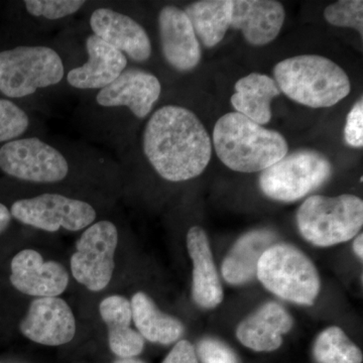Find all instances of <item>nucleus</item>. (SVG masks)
Returning <instances> with one entry per match:
<instances>
[{"mask_svg": "<svg viewBox=\"0 0 363 363\" xmlns=\"http://www.w3.org/2000/svg\"><path fill=\"white\" fill-rule=\"evenodd\" d=\"M143 152L157 174L169 182L201 175L212 157V140L195 113L168 105L157 109L145 126Z\"/></svg>", "mask_w": 363, "mask_h": 363, "instance_id": "nucleus-1", "label": "nucleus"}, {"mask_svg": "<svg viewBox=\"0 0 363 363\" xmlns=\"http://www.w3.org/2000/svg\"><path fill=\"white\" fill-rule=\"evenodd\" d=\"M215 152L227 167L240 173H257L286 156V138L238 112L217 121L213 130Z\"/></svg>", "mask_w": 363, "mask_h": 363, "instance_id": "nucleus-2", "label": "nucleus"}, {"mask_svg": "<svg viewBox=\"0 0 363 363\" xmlns=\"http://www.w3.org/2000/svg\"><path fill=\"white\" fill-rule=\"evenodd\" d=\"M279 90L297 104L323 108L339 104L350 93L347 74L330 59L301 55L286 59L274 69Z\"/></svg>", "mask_w": 363, "mask_h": 363, "instance_id": "nucleus-3", "label": "nucleus"}, {"mask_svg": "<svg viewBox=\"0 0 363 363\" xmlns=\"http://www.w3.org/2000/svg\"><path fill=\"white\" fill-rule=\"evenodd\" d=\"M297 225L301 235L315 247L346 242L362 228L363 201L350 194L311 196L298 208Z\"/></svg>", "mask_w": 363, "mask_h": 363, "instance_id": "nucleus-4", "label": "nucleus"}, {"mask_svg": "<svg viewBox=\"0 0 363 363\" xmlns=\"http://www.w3.org/2000/svg\"><path fill=\"white\" fill-rule=\"evenodd\" d=\"M257 278L269 292L298 305L314 304L321 289L312 260L288 243L267 248L260 257Z\"/></svg>", "mask_w": 363, "mask_h": 363, "instance_id": "nucleus-5", "label": "nucleus"}, {"mask_svg": "<svg viewBox=\"0 0 363 363\" xmlns=\"http://www.w3.org/2000/svg\"><path fill=\"white\" fill-rule=\"evenodd\" d=\"M58 52L44 45H20L0 52V92L11 98L32 95L64 77Z\"/></svg>", "mask_w": 363, "mask_h": 363, "instance_id": "nucleus-6", "label": "nucleus"}, {"mask_svg": "<svg viewBox=\"0 0 363 363\" xmlns=\"http://www.w3.org/2000/svg\"><path fill=\"white\" fill-rule=\"evenodd\" d=\"M331 175V162L323 155L298 150L262 171L259 187L276 201H298L324 185Z\"/></svg>", "mask_w": 363, "mask_h": 363, "instance_id": "nucleus-7", "label": "nucleus"}, {"mask_svg": "<svg viewBox=\"0 0 363 363\" xmlns=\"http://www.w3.org/2000/svg\"><path fill=\"white\" fill-rule=\"evenodd\" d=\"M118 233L111 221H100L86 229L71 257L74 278L88 290L99 292L109 285L114 271Z\"/></svg>", "mask_w": 363, "mask_h": 363, "instance_id": "nucleus-8", "label": "nucleus"}, {"mask_svg": "<svg viewBox=\"0 0 363 363\" xmlns=\"http://www.w3.org/2000/svg\"><path fill=\"white\" fill-rule=\"evenodd\" d=\"M0 169L33 183H56L68 175L65 157L37 138L9 142L0 149Z\"/></svg>", "mask_w": 363, "mask_h": 363, "instance_id": "nucleus-9", "label": "nucleus"}, {"mask_svg": "<svg viewBox=\"0 0 363 363\" xmlns=\"http://www.w3.org/2000/svg\"><path fill=\"white\" fill-rule=\"evenodd\" d=\"M11 216L21 223L56 233L61 227L78 231L91 225L96 212L90 204L58 194H43L13 203Z\"/></svg>", "mask_w": 363, "mask_h": 363, "instance_id": "nucleus-10", "label": "nucleus"}, {"mask_svg": "<svg viewBox=\"0 0 363 363\" xmlns=\"http://www.w3.org/2000/svg\"><path fill=\"white\" fill-rule=\"evenodd\" d=\"M26 338L48 346L69 343L76 333V322L70 306L60 298L33 300L28 315L21 322Z\"/></svg>", "mask_w": 363, "mask_h": 363, "instance_id": "nucleus-11", "label": "nucleus"}, {"mask_svg": "<svg viewBox=\"0 0 363 363\" xmlns=\"http://www.w3.org/2000/svg\"><path fill=\"white\" fill-rule=\"evenodd\" d=\"M11 283L16 290L28 296L55 298L65 292L69 274L56 262H45L33 250L18 252L11 260Z\"/></svg>", "mask_w": 363, "mask_h": 363, "instance_id": "nucleus-12", "label": "nucleus"}, {"mask_svg": "<svg viewBox=\"0 0 363 363\" xmlns=\"http://www.w3.org/2000/svg\"><path fill=\"white\" fill-rule=\"evenodd\" d=\"M162 55L177 71L193 70L201 60V48L185 11L167 6L159 16Z\"/></svg>", "mask_w": 363, "mask_h": 363, "instance_id": "nucleus-13", "label": "nucleus"}, {"mask_svg": "<svg viewBox=\"0 0 363 363\" xmlns=\"http://www.w3.org/2000/svg\"><path fill=\"white\" fill-rule=\"evenodd\" d=\"M159 79L140 69L124 70L96 96L97 104L104 107L126 106L138 118L152 111L161 95Z\"/></svg>", "mask_w": 363, "mask_h": 363, "instance_id": "nucleus-14", "label": "nucleus"}, {"mask_svg": "<svg viewBox=\"0 0 363 363\" xmlns=\"http://www.w3.org/2000/svg\"><path fill=\"white\" fill-rule=\"evenodd\" d=\"M96 37L128 55L135 62H145L152 55L149 35L135 20L109 9H96L90 18Z\"/></svg>", "mask_w": 363, "mask_h": 363, "instance_id": "nucleus-15", "label": "nucleus"}, {"mask_svg": "<svg viewBox=\"0 0 363 363\" xmlns=\"http://www.w3.org/2000/svg\"><path fill=\"white\" fill-rule=\"evenodd\" d=\"M286 11L283 4L274 0H233L231 28L240 30L252 45L269 44L278 37Z\"/></svg>", "mask_w": 363, "mask_h": 363, "instance_id": "nucleus-16", "label": "nucleus"}, {"mask_svg": "<svg viewBox=\"0 0 363 363\" xmlns=\"http://www.w3.org/2000/svg\"><path fill=\"white\" fill-rule=\"evenodd\" d=\"M294 319L284 306L267 302L241 321L236 329L238 340L257 352H272L283 344V336L292 330Z\"/></svg>", "mask_w": 363, "mask_h": 363, "instance_id": "nucleus-17", "label": "nucleus"}, {"mask_svg": "<svg viewBox=\"0 0 363 363\" xmlns=\"http://www.w3.org/2000/svg\"><path fill=\"white\" fill-rule=\"evenodd\" d=\"M187 248L193 262V298L199 307L213 309L223 301V289L204 229L200 226L189 229Z\"/></svg>", "mask_w": 363, "mask_h": 363, "instance_id": "nucleus-18", "label": "nucleus"}, {"mask_svg": "<svg viewBox=\"0 0 363 363\" xmlns=\"http://www.w3.org/2000/svg\"><path fill=\"white\" fill-rule=\"evenodd\" d=\"M87 63L69 72L67 80L78 89H104L111 84L125 69V55L107 44L95 35L86 40Z\"/></svg>", "mask_w": 363, "mask_h": 363, "instance_id": "nucleus-19", "label": "nucleus"}, {"mask_svg": "<svg viewBox=\"0 0 363 363\" xmlns=\"http://www.w3.org/2000/svg\"><path fill=\"white\" fill-rule=\"evenodd\" d=\"M278 236L269 229H257L243 234L222 262V276L231 285H245L257 278L260 257L276 245Z\"/></svg>", "mask_w": 363, "mask_h": 363, "instance_id": "nucleus-20", "label": "nucleus"}, {"mask_svg": "<svg viewBox=\"0 0 363 363\" xmlns=\"http://www.w3.org/2000/svg\"><path fill=\"white\" fill-rule=\"evenodd\" d=\"M99 312L108 330L112 352L123 359L140 354L145 340L138 331L130 328L133 314L130 301L121 296H111L100 303Z\"/></svg>", "mask_w": 363, "mask_h": 363, "instance_id": "nucleus-21", "label": "nucleus"}, {"mask_svg": "<svg viewBox=\"0 0 363 363\" xmlns=\"http://www.w3.org/2000/svg\"><path fill=\"white\" fill-rule=\"evenodd\" d=\"M231 104L238 113L264 126L272 119V100L281 94L274 79L264 74L252 73L236 82Z\"/></svg>", "mask_w": 363, "mask_h": 363, "instance_id": "nucleus-22", "label": "nucleus"}, {"mask_svg": "<svg viewBox=\"0 0 363 363\" xmlns=\"http://www.w3.org/2000/svg\"><path fill=\"white\" fill-rule=\"evenodd\" d=\"M130 307L138 333L150 342L164 345L174 343L185 331L180 320L162 312L147 294H135L131 298Z\"/></svg>", "mask_w": 363, "mask_h": 363, "instance_id": "nucleus-23", "label": "nucleus"}, {"mask_svg": "<svg viewBox=\"0 0 363 363\" xmlns=\"http://www.w3.org/2000/svg\"><path fill=\"white\" fill-rule=\"evenodd\" d=\"M185 13L203 45L213 48L230 28L233 0H203L186 7Z\"/></svg>", "mask_w": 363, "mask_h": 363, "instance_id": "nucleus-24", "label": "nucleus"}, {"mask_svg": "<svg viewBox=\"0 0 363 363\" xmlns=\"http://www.w3.org/2000/svg\"><path fill=\"white\" fill-rule=\"evenodd\" d=\"M318 363H362L359 347L337 326L329 327L318 335L313 346Z\"/></svg>", "mask_w": 363, "mask_h": 363, "instance_id": "nucleus-25", "label": "nucleus"}, {"mask_svg": "<svg viewBox=\"0 0 363 363\" xmlns=\"http://www.w3.org/2000/svg\"><path fill=\"white\" fill-rule=\"evenodd\" d=\"M327 23L339 28H354L363 35V1L340 0L327 6L324 11Z\"/></svg>", "mask_w": 363, "mask_h": 363, "instance_id": "nucleus-26", "label": "nucleus"}, {"mask_svg": "<svg viewBox=\"0 0 363 363\" xmlns=\"http://www.w3.org/2000/svg\"><path fill=\"white\" fill-rule=\"evenodd\" d=\"M28 114L6 99H0V143L11 142L28 130Z\"/></svg>", "mask_w": 363, "mask_h": 363, "instance_id": "nucleus-27", "label": "nucleus"}, {"mask_svg": "<svg viewBox=\"0 0 363 363\" xmlns=\"http://www.w3.org/2000/svg\"><path fill=\"white\" fill-rule=\"evenodd\" d=\"M82 0H28L26 11L33 16H43L48 20H60L77 13L84 6Z\"/></svg>", "mask_w": 363, "mask_h": 363, "instance_id": "nucleus-28", "label": "nucleus"}, {"mask_svg": "<svg viewBox=\"0 0 363 363\" xmlns=\"http://www.w3.org/2000/svg\"><path fill=\"white\" fill-rule=\"evenodd\" d=\"M198 360L201 363H238L234 351L216 338H204L198 343Z\"/></svg>", "mask_w": 363, "mask_h": 363, "instance_id": "nucleus-29", "label": "nucleus"}, {"mask_svg": "<svg viewBox=\"0 0 363 363\" xmlns=\"http://www.w3.org/2000/svg\"><path fill=\"white\" fill-rule=\"evenodd\" d=\"M344 140L350 147H362L363 145V101L358 100L346 118Z\"/></svg>", "mask_w": 363, "mask_h": 363, "instance_id": "nucleus-30", "label": "nucleus"}, {"mask_svg": "<svg viewBox=\"0 0 363 363\" xmlns=\"http://www.w3.org/2000/svg\"><path fill=\"white\" fill-rule=\"evenodd\" d=\"M162 363H199L194 346L187 340H181Z\"/></svg>", "mask_w": 363, "mask_h": 363, "instance_id": "nucleus-31", "label": "nucleus"}, {"mask_svg": "<svg viewBox=\"0 0 363 363\" xmlns=\"http://www.w3.org/2000/svg\"><path fill=\"white\" fill-rule=\"evenodd\" d=\"M11 221V214L6 206L0 203V233H4Z\"/></svg>", "mask_w": 363, "mask_h": 363, "instance_id": "nucleus-32", "label": "nucleus"}, {"mask_svg": "<svg viewBox=\"0 0 363 363\" xmlns=\"http://www.w3.org/2000/svg\"><path fill=\"white\" fill-rule=\"evenodd\" d=\"M353 252H355V255H357V257H359L360 259H362V257H363V234L362 233L357 234V238H355L354 241H353Z\"/></svg>", "mask_w": 363, "mask_h": 363, "instance_id": "nucleus-33", "label": "nucleus"}, {"mask_svg": "<svg viewBox=\"0 0 363 363\" xmlns=\"http://www.w3.org/2000/svg\"><path fill=\"white\" fill-rule=\"evenodd\" d=\"M116 363H145L142 360L135 359V358H121V359L117 360Z\"/></svg>", "mask_w": 363, "mask_h": 363, "instance_id": "nucleus-34", "label": "nucleus"}]
</instances>
